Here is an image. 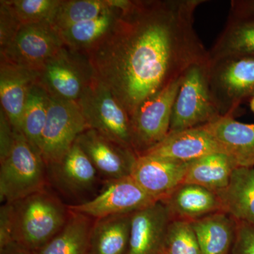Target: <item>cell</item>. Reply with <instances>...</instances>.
<instances>
[{"label":"cell","mask_w":254,"mask_h":254,"mask_svg":"<svg viewBox=\"0 0 254 254\" xmlns=\"http://www.w3.org/2000/svg\"><path fill=\"white\" fill-rule=\"evenodd\" d=\"M203 0L130 1L105 38L84 53L95 76L130 118L148 98L181 77L208 51L194 28Z\"/></svg>","instance_id":"obj_1"},{"label":"cell","mask_w":254,"mask_h":254,"mask_svg":"<svg viewBox=\"0 0 254 254\" xmlns=\"http://www.w3.org/2000/svg\"><path fill=\"white\" fill-rule=\"evenodd\" d=\"M9 203L13 242L33 253L63 228L71 213L68 205L48 187Z\"/></svg>","instance_id":"obj_2"},{"label":"cell","mask_w":254,"mask_h":254,"mask_svg":"<svg viewBox=\"0 0 254 254\" xmlns=\"http://www.w3.org/2000/svg\"><path fill=\"white\" fill-rule=\"evenodd\" d=\"M15 132L9 155L0 162V200L13 203L48 187V170L41 152L22 132Z\"/></svg>","instance_id":"obj_3"},{"label":"cell","mask_w":254,"mask_h":254,"mask_svg":"<svg viewBox=\"0 0 254 254\" xmlns=\"http://www.w3.org/2000/svg\"><path fill=\"white\" fill-rule=\"evenodd\" d=\"M210 94L221 117L235 118L240 105L254 96V56L208 58Z\"/></svg>","instance_id":"obj_4"},{"label":"cell","mask_w":254,"mask_h":254,"mask_svg":"<svg viewBox=\"0 0 254 254\" xmlns=\"http://www.w3.org/2000/svg\"><path fill=\"white\" fill-rule=\"evenodd\" d=\"M207 64H193L182 75L169 132L203 126L220 117L210 94Z\"/></svg>","instance_id":"obj_5"},{"label":"cell","mask_w":254,"mask_h":254,"mask_svg":"<svg viewBox=\"0 0 254 254\" xmlns=\"http://www.w3.org/2000/svg\"><path fill=\"white\" fill-rule=\"evenodd\" d=\"M77 103L89 128L133 150L129 115L98 78L87 87Z\"/></svg>","instance_id":"obj_6"},{"label":"cell","mask_w":254,"mask_h":254,"mask_svg":"<svg viewBox=\"0 0 254 254\" xmlns=\"http://www.w3.org/2000/svg\"><path fill=\"white\" fill-rule=\"evenodd\" d=\"M38 83L48 94L77 103L96 78L85 53L64 46L38 70Z\"/></svg>","instance_id":"obj_7"},{"label":"cell","mask_w":254,"mask_h":254,"mask_svg":"<svg viewBox=\"0 0 254 254\" xmlns=\"http://www.w3.org/2000/svg\"><path fill=\"white\" fill-rule=\"evenodd\" d=\"M181 80L182 76L148 98L130 118L132 145L138 157L145 154L168 136L173 105Z\"/></svg>","instance_id":"obj_8"},{"label":"cell","mask_w":254,"mask_h":254,"mask_svg":"<svg viewBox=\"0 0 254 254\" xmlns=\"http://www.w3.org/2000/svg\"><path fill=\"white\" fill-rule=\"evenodd\" d=\"M88 128L76 102L50 95L48 118L40 147L46 165L61 160L74 144L78 137Z\"/></svg>","instance_id":"obj_9"},{"label":"cell","mask_w":254,"mask_h":254,"mask_svg":"<svg viewBox=\"0 0 254 254\" xmlns=\"http://www.w3.org/2000/svg\"><path fill=\"white\" fill-rule=\"evenodd\" d=\"M156 202L129 176L103 182L101 190L91 199L79 204L68 205V208L96 220L133 213Z\"/></svg>","instance_id":"obj_10"},{"label":"cell","mask_w":254,"mask_h":254,"mask_svg":"<svg viewBox=\"0 0 254 254\" xmlns=\"http://www.w3.org/2000/svg\"><path fill=\"white\" fill-rule=\"evenodd\" d=\"M64 46L50 23H28L22 25L0 55L1 60L38 71Z\"/></svg>","instance_id":"obj_11"},{"label":"cell","mask_w":254,"mask_h":254,"mask_svg":"<svg viewBox=\"0 0 254 254\" xmlns=\"http://www.w3.org/2000/svg\"><path fill=\"white\" fill-rule=\"evenodd\" d=\"M48 182L60 194L86 202V196L93 193L100 182V175L77 141L63 158L47 165Z\"/></svg>","instance_id":"obj_12"},{"label":"cell","mask_w":254,"mask_h":254,"mask_svg":"<svg viewBox=\"0 0 254 254\" xmlns=\"http://www.w3.org/2000/svg\"><path fill=\"white\" fill-rule=\"evenodd\" d=\"M76 141L105 181L131 176L138 158L133 150L110 141L91 128L83 132Z\"/></svg>","instance_id":"obj_13"},{"label":"cell","mask_w":254,"mask_h":254,"mask_svg":"<svg viewBox=\"0 0 254 254\" xmlns=\"http://www.w3.org/2000/svg\"><path fill=\"white\" fill-rule=\"evenodd\" d=\"M189 163L144 155L138 156L131 177L147 194L163 201L184 183Z\"/></svg>","instance_id":"obj_14"},{"label":"cell","mask_w":254,"mask_h":254,"mask_svg":"<svg viewBox=\"0 0 254 254\" xmlns=\"http://www.w3.org/2000/svg\"><path fill=\"white\" fill-rule=\"evenodd\" d=\"M170 222L168 209L161 201L132 214L127 254H164Z\"/></svg>","instance_id":"obj_15"},{"label":"cell","mask_w":254,"mask_h":254,"mask_svg":"<svg viewBox=\"0 0 254 254\" xmlns=\"http://www.w3.org/2000/svg\"><path fill=\"white\" fill-rule=\"evenodd\" d=\"M38 71L1 60L0 100L14 131L21 132L23 110L28 92L38 81Z\"/></svg>","instance_id":"obj_16"},{"label":"cell","mask_w":254,"mask_h":254,"mask_svg":"<svg viewBox=\"0 0 254 254\" xmlns=\"http://www.w3.org/2000/svg\"><path fill=\"white\" fill-rule=\"evenodd\" d=\"M214 153L224 152L213 136L200 126L169 132L163 141L144 155L190 163Z\"/></svg>","instance_id":"obj_17"},{"label":"cell","mask_w":254,"mask_h":254,"mask_svg":"<svg viewBox=\"0 0 254 254\" xmlns=\"http://www.w3.org/2000/svg\"><path fill=\"white\" fill-rule=\"evenodd\" d=\"M203 127L238 168H254V124L242 123L232 117L220 116Z\"/></svg>","instance_id":"obj_18"},{"label":"cell","mask_w":254,"mask_h":254,"mask_svg":"<svg viewBox=\"0 0 254 254\" xmlns=\"http://www.w3.org/2000/svg\"><path fill=\"white\" fill-rule=\"evenodd\" d=\"M161 202L171 220L192 222L222 210L218 193L193 184H182Z\"/></svg>","instance_id":"obj_19"},{"label":"cell","mask_w":254,"mask_h":254,"mask_svg":"<svg viewBox=\"0 0 254 254\" xmlns=\"http://www.w3.org/2000/svg\"><path fill=\"white\" fill-rule=\"evenodd\" d=\"M227 55L254 56V14L231 8L228 20L208 58Z\"/></svg>","instance_id":"obj_20"},{"label":"cell","mask_w":254,"mask_h":254,"mask_svg":"<svg viewBox=\"0 0 254 254\" xmlns=\"http://www.w3.org/2000/svg\"><path fill=\"white\" fill-rule=\"evenodd\" d=\"M113 3L111 8L97 17L58 31L64 46L84 53L108 36L123 14L122 1L113 0Z\"/></svg>","instance_id":"obj_21"},{"label":"cell","mask_w":254,"mask_h":254,"mask_svg":"<svg viewBox=\"0 0 254 254\" xmlns=\"http://www.w3.org/2000/svg\"><path fill=\"white\" fill-rule=\"evenodd\" d=\"M222 211L237 221L254 225V168H237L228 185L218 192Z\"/></svg>","instance_id":"obj_22"},{"label":"cell","mask_w":254,"mask_h":254,"mask_svg":"<svg viewBox=\"0 0 254 254\" xmlns=\"http://www.w3.org/2000/svg\"><path fill=\"white\" fill-rule=\"evenodd\" d=\"M203 254H229L237 222L225 211H218L191 222Z\"/></svg>","instance_id":"obj_23"},{"label":"cell","mask_w":254,"mask_h":254,"mask_svg":"<svg viewBox=\"0 0 254 254\" xmlns=\"http://www.w3.org/2000/svg\"><path fill=\"white\" fill-rule=\"evenodd\" d=\"M132 214L112 215L95 220L88 254H127Z\"/></svg>","instance_id":"obj_24"},{"label":"cell","mask_w":254,"mask_h":254,"mask_svg":"<svg viewBox=\"0 0 254 254\" xmlns=\"http://www.w3.org/2000/svg\"><path fill=\"white\" fill-rule=\"evenodd\" d=\"M237 168L226 153H210L189 163L184 183L193 184L218 193L228 185Z\"/></svg>","instance_id":"obj_25"},{"label":"cell","mask_w":254,"mask_h":254,"mask_svg":"<svg viewBox=\"0 0 254 254\" xmlns=\"http://www.w3.org/2000/svg\"><path fill=\"white\" fill-rule=\"evenodd\" d=\"M94 220L83 214L71 211L63 228L34 254H88Z\"/></svg>","instance_id":"obj_26"},{"label":"cell","mask_w":254,"mask_h":254,"mask_svg":"<svg viewBox=\"0 0 254 254\" xmlns=\"http://www.w3.org/2000/svg\"><path fill=\"white\" fill-rule=\"evenodd\" d=\"M49 105V94L37 82L28 92L23 110L21 132L30 143L39 151Z\"/></svg>","instance_id":"obj_27"},{"label":"cell","mask_w":254,"mask_h":254,"mask_svg":"<svg viewBox=\"0 0 254 254\" xmlns=\"http://www.w3.org/2000/svg\"><path fill=\"white\" fill-rule=\"evenodd\" d=\"M113 6V0H63L51 25L58 32L97 17Z\"/></svg>","instance_id":"obj_28"},{"label":"cell","mask_w":254,"mask_h":254,"mask_svg":"<svg viewBox=\"0 0 254 254\" xmlns=\"http://www.w3.org/2000/svg\"><path fill=\"white\" fill-rule=\"evenodd\" d=\"M164 254H203L191 222L171 220L165 238Z\"/></svg>","instance_id":"obj_29"},{"label":"cell","mask_w":254,"mask_h":254,"mask_svg":"<svg viewBox=\"0 0 254 254\" xmlns=\"http://www.w3.org/2000/svg\"><path fill=\"white\" fill-rule=\"evenodd\" d=\"M22 24L50 23L63 0H7Z\"/></svg>","instance_id":"obj_30"},{"label":"cell","mask_w":254,"mask_h":254,"mask_svg":"<svg viewBox=\"0 0 254 254\" xmlns=\"http://www.w3.org/2000/svg\"><path fill=\"white\" fill-rule=\"evenodd\" d=\"M14 10L7 0L0 1V51L14 39L22 26Z\"/></svg>","instance_id":"obj_31"},{"label":"cell","mask_w":254,"mask_h":254,"mask_svg":"<svg viewBox=\"0 0 254 254\" xmlns=\"http://www.w3.org/2000/svg\"><path fill=\"white\" fill-rule=\"evenodd\" d=\"M237 222L231 254H254V225Z\"/></svg>","instance_id":"obj_32"},{"label":"cell","mask_w":254,"mask_h":254,"mask_svg":"<svg viewBox=\"0 0 254 254\" xmlns=\"http://www.w3.org/2000/svg\"><path fill=\"white\" fill-rule=\"evenodd\" d=\"M15 132L3 110H0V162L9 155L14 145Z\"/></svg>","instance_id":"obj_33"},{"label":"cell","mask_w":254,"mask_h":254,"mask_svg":"<svg viewBox=\"0 0 254 254\" xmlns=\"http://www.w3.org/2000/svg\"><path fill=\"white\" fill-rule=\"evenodd\" d=\"M13 242L11 206L5 203L0 208V249Z\"/></svg>","instance_id":"obj_34"},{"label":"cell","mask_w":254,"mask_h":254,"mask_svg":"<svg viewBox=\"0 0 254 254\" xmlns=\"http://www.w3.org/2000/svg\"><path fill=\"white\" fill-rule=\"evenodd\" d=\"M0 254H35L31 251L23 248L15 242H11L9 245L0 249Z\"/></svg>","instance_id":"obj_35"},{"label":"cell","mask_w":254,"mask_h":254,"mask_svg":"<svg viewBox=\"0 0 254 254\" xmlns=\"http://www.w3.org/2000/svg\"><path fill=\"white\" fill-rule=\"evenodd\" d=\"M231 8L245 11V12L254 14V0H245V1H232Z\"/></svg>","instance_id":"obj_36"},{"label":"cell","mask_w":254,"mask_h":254,"mask_svg":"<svg viewBox=\"0 0 254 254\" xmlns=\"http://www.w3.org/2000/svg\"><path fill=\"white\" fill-rule=\"evenodd\" d=\"M250 108L251 110L254 113V96L251 99L250 101Z\"/></svg>","instance_id":"obj_37"}]
</instances>
